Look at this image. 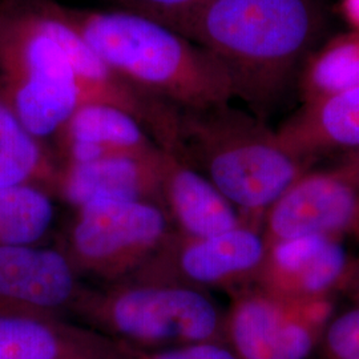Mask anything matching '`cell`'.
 Masks as SVG:
<instances>
[{
    "label": "cell",
    "mask_w": 359,
    "mask_h": 359,
    "mask_svg": "<svg viewBox=\"0 0 359 359\" xmlns=\"http://www.w3.org/2000/svg\"><path fill=\"white\" fill-rule=\"evenodd\" d=\"M59 164L0 100V188L32 187L52 196Z\"/></svg>",
    "instance_id": "obj_17"
},
{
    "label": "cell",
    "mask_w": 359,
    "mask_h": 359,
    "mask_svg": "<svg viewBox=\"0 0 359 359\" xmlns=\"http://www.w3.org/2000/svg\"><path fill=\"white\" fill-rule=\"evenodd\" d=\"M172 231L167 212L156 203H99L77 209L63 252L80 276L112 285L140 269Z\"/></svg>",
    "instance_id": "obj_6"
},
{
    "label": "cell",
    "mask_w": 359,
    "mask_h": 359,
    "mask_svg": "<svg viewBox=\"0 0 359 359\" xmlns=\"http://www.w3.org/2000/svg\"><path fill=\"white\" fill-rule=\"evenodd\" d=\"M266 244L255 286L287 301L333 298L341 292L354 258L344 241L325 236H299Z\"/></svg>",
    "instance_id": "obj_11"
},
{
    "label": "cell",
    "mask_w": 359,
    "mask_h": 359,
    "mask_svg": "<svg viewBox=\"0 0 359 359\" xmlns=\"http://www.w3.org/2000/svg\"><path fill=\"white\" fill-rule=\"evenodd\" d=\"M322 359H359V305L333 314L318 347Z\"/></svg>",
    "instance_id": "obj_20"
},
{
    "label": "cell",
    "mask_w": 359,
    "mask_h": 359,
    "mask_svg": "<svg viewBox=\"0 0 359 359\" xmlns=\"http://www.w3.org/2000/svg\"><path fill=\"white\" fill-rule=\"evenodd\" d=\"M339 293L346 295L353 304L359 305V257L353 258Z\"/></svg>",
    "instance_id": "obj_24"
},
{
    "label": "cell",
    "mask_w": 359,
    "mask_h": 359,
    "mask_svg": "<svg viewBox=\"0 0 359 359\" xmlns=\"http://www.w3.org/2000/svg\"><path fill=\"white\" fill-rule=\"evenodd\" d=\"M160 198L173 229L185 236H212L246 224L240 212L205 176L164 149Z\"/></svg>",
    "instance_id": "obj_14"
},
{
    "label": "cell",
    "mask_w": 359,
    "mask_h": 359,
    "mask_svg": "<svg viewBox=\"0 0 359 359\" xmlns=\"http://www.w3.org/2000/svg\"><path fill=\"white\" fill-rule=\"evenodd\" d=\"M283 147L305 164L359 147V86L304 104L277 130Z\"/></svg>",
    "instance_id": "obj_16"
},
{
    "label": "cell",
    "mask_w": 359,
    "mask_h": 359,
    "mask_svg": "<svg viewBox=\"0 0 359 359\" xmlns=\"http://www.w3.org/2000/svg\"><path fill=\"white\" fill-rule=\"evenodd\" d=\"M0 359H127L121 342L63 318L0 313Z\"/></svg>",
    "instance_id": "obj_13"
},
{
    "label": "cell",
    "mask_w": 359,
    "mask_h": 359,
    "mask_svg": "<svg viewBox=\"0 0 359 359\" xmlns=\"http://www.w3.org/2000/svg\"><path fill=\"white\" fill-rule=\"evenodd\" d=\"M266 243L325 236L359 244V182L334 169L304 173L266 212Z\"/></svg>",
    "instance_id": "obj_9"
},
{
    "label": "cell",
    "mask_w": 359,
    "mask_h": 359,
    "mask_svg": "<svg viewBox=\"0 0 359 359\" xmlns=\"http://www.w3.org/2000/svg\"><path fill=\"white\" fill-rule=\"evenodd\" d=\"M323 27L317 0H212L180 34L224 65L234 97L264 120L298 83Z\"/></svg>",
    "instance_id": "obj_2"
},
{
    "label": "cell",
    "mask_w": 359,
    "mask_h": 359,
    "mask_svg": "<svg viewBox=\"0 0 359 359\" xmlns=\"http://www.w3.org/2000/svg\"><path fill=\"white\" fill-rule=\"evenodd\" d=\"M126 11L142 15L180 32L206 0H121Z\"/></svg>",
    "instance_id": "obj_21"
},
{
    "label": "cell",
    "mask_w": 359,
    "mask_h": 359,
    "mask_svg": "<svg viewBox=\"0 0 359 359\" xmlns=\"http://www.w3.org/2000/svg\"><path fill=\"white\" fill-rule=\"evenodd\" d=\"M53 140L63 160L62 164L149 154L158 148L135 116L108 104L79 107Z\"/></svg>",
    "instance_id": "obj_15"
},
{
    "label": "cell",
    "mask_w": 359,
    "mask_h": 359,
    "mask_svg": "<svg viewBox=\"0 0 359 359\" xmlns=\"http://www.w3.org/2000/svg\"><path fill=\"white\" fill-rule=\"evenodd\" d=\"M86 289L63 250L0 246V313L65 320Z\"/></svg>",
    "instance_id": "obj_10"
},
{
    "label": "cell",
    "mask_w": 359,
    "mask_h": 359,
    "mask_svg": "<svg viewBox=\"0 0 359 359\" xmlns=\"http://www.w3.org/2000/svg\"><path fill=\"white\" fill-rule=\"evenodd\" d=\"M266 249L262 229L246 224L204 237H191L173 229L128 280L177 283L233 294L256 285Z\"/></svg>",
    "instance_id": "obj_7"
},
{
    "label": "cell",
    "mask_w": 359,
    "mask_h": 359,
    "mask_svg": "<svg viewBox=\"0 0 359 359\" xmlns=\"http://www.w3.org/2000/svg\"><path fill=\"white\" fill-rule=\"evenodd\" d=\"M127 359H238L222 342H204L163 350H139L127 346Z\"/></svg>",
    "instance_id": "obj_22"
},
{
    "label": "cell",
    "mask_w": 359,
    "mask_h": 359,
    "mask_svg": "<svg viewBox=\"0 0 359 359\" xmlns=\"http://www.w3.org/2000/svg\"><path fill=\"white\" fill-rule=\"evenodd\" d=\"M297 84L304 104L358 87V32L339 35L313 52Z\"/></svg>",
    "instance_id": "obj_18"
},
{
    "label": "cell",
    "mask_w": 359,
    "mask_h": 359,
    "mask_svg": "<svg viewBox=\"0 0 359 359\" xmlns=\"http://www.w3.org/2000/svg\"><path fill=\"white\" fill-rule=\"evenodd\" d=\"M342 13L359 34V0H342Z\"/></svg>",
    "instance_id": "obj_25"
},
{
    "label": "cell",
    "mask_w": 359,
    "mask_h": 359,
    "mask_svg": "<svg viewBox=\"0 0 359 359\" xmlns=\"http://www.w3.org/2000/svg\"><path fill=\"white\" fill-rule=\"evenodd\" d=\"M0 100L43 142L86 99L74 68L44 15L34 7L0 18Z\"/></svg>",
    "instance_id": "obj_5"
},
{
    "label": "cell",
    "mask_w": 359,
    "mask_h": 359,
    "mask_svg": "<svg viewBox=\"0 0 359 359\" xmlns=\"http://www.w3.org/2000/svg\"><path fill=\"white\" fill-rule=\"evenodd\" d=\"M333 314V298L287 301L250 286L231 294L225 342L238 359H309Z\"/></svg>",
    "instance_id": "obj_8"
},
{
    "label": "cell",
    "mask_w": 359,
    "mask_h": 359,
    "mask_svg": "<svg viewBox=\"0 0 359 359\" xmlns=\"http://www.w3.org/2000/svg\"><path fill=\"white\" fill-rule=\"evenodd\" d=\"M84 326L139 350L225 342V311L209 292L184 285L121 281L86 289L72 313Z\"/></svg>",
    "instance_id": "obj_4"
},
{
    "label": "cell",
    "mask_w": 359,
    "mask_h": 359,
    "mask_svg": "<svg viewBox=\"0 0 359 359\" xmlns=\"http://www.w3.org/2000/svg\"><path fill=\"white\" fill-rule=\"evenodd\" d=\"M145 129L158 148L205 176L248 225L259 229L273 204L309 170L277 130L231 104L181 109L157 102Z\"/></svg>",
    "instance_id": "obj_1"
},
{
    "label": "cell",
    "mask_w": 359,
    "mask_h": 359,
    "mask_svg": "<svg viewBox=\"0 0 359 359\" xmlns=\"http://www.w3.org/2000/svg\"><path fill=\"white\" fill-rule=\"evenodd\" d=\"M160 175V148L149 154L62 164L53 194L76 210L108 201H149L161 205Z\"/></svg>",
    "instance_id": "obj_12"
},
{
    "label": "cell",
    "mask_w": 359,
    "mask_h": 359,
    "mask_svg": "<svg viewBox=\"0 0 359 359\" xmlns=\"http://www.w3.org/2000/svg\"><path fill=\"white\" fill-rule=\"evenodd\" d=\"M114 72L147 97L181 109L231 104V77L217 59L177 31L129 11H92L52 3Z\"/></svg>",
    "instance_id": "obj_3"
},
{
    "label": "cell",
    "mask_w": 359,
    "mask_h": 359,
    "mask_svg": "<svg viewBox=\"0 0 359 359\" xmlns=\"http://www.w3.org/2000/svg\"><path fill=\"white\" fill-rule=\"evenodd\" d=\"M52 219L50 194L32 187L0 188V246L36 244Z\"/></svg>",
    "instance_id": "obj_19"
},
{
    "label": "cell",
    "mask_w": 359,
    "mask_h": 359,
    "mask_svg": "<svg viewBox=\"0 0 359 359\" xmlns=\"http://www.w3.org/2000/svg\"><path fill=\"white\" fill-rule=\"evenodd\" d=\"M332 169L347 179L359 182V147L341 154L338 161Z\"/></svg>",
    "instance_id": "obj_23"
},
{
    "label": "cell",
    "mask_w": 359,
    "mask_h": 359,
    "mask_svg": "<svg viewBox=\"0 0 359 359\" xmlns=\"http://www.w3.org/2000/svg\"><path fill=\"white\" fill-rule=\"evenodd\" d=\"M209 1H212V0H206L205 4H206V3H209Z\"/></svg>",
    "instance_id": "obj_26"
}]
</instances>
